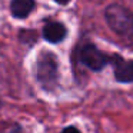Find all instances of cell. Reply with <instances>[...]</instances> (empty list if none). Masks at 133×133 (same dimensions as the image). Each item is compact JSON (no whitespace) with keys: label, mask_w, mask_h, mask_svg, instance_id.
Returning <instances> with one entry per match:
<instances>
[{"label":"cell","mask_w":133,"mask_h":133,"mask_svg":"<svg viewBox=\"0 0 133 133\" xmlns=\"http://www.w3.org/2000/svg\"><path fill=\"white\" fill-rule=\"evenodd\" d=\"M55 2H56L57 4H62V6H64V4H67V3H69L70 0H55Z\"/></svg>","instance_id":"9"},{"label":"cell","mask_w":133,"mask_h":133,"mask_svg":"<svg viewBox=\"0 0 133 133\" xmlns=\"http://www.w3.org/2000/svg\"><path fill=\"white\" fill-rule=\"evenodd\" d=\"M30 39V42L32 43H35V40H36V33L33 32V30H26V29H23L20 32V40L22 42H24V43H29V40Z\"/></svg>","instance_id":"7"},{"label":"cell","mask_w":133,"mask_h":133,"mask_svg":"<svg viewBox=\"0 0 133 133\" xmlns=\"http://www.w3.org/2000/svg\"><path fill=\"white\" fill-rule=\"evenodd\" d=\"M36 76L44 89H55L59 83V60L55 53L43 50L37 57Z\"/></svg>","instance_id":"1"},{"label":"cell","mask_w":133,"mask_h":133,"mask_svg":"<svg viewBox=\"0 0 133 133\" xmlns=\"http://www.w3.org/2000/svg\"><path fill=\"white\" fill-rule=\"evenodd\" d=\"M9 133H22V129L20 127H15V129H12Z\"/></svg>","instance_id":"10"},{"label":"cell","mask_w":133,"mask_h":133,"mask_svg":"<svg viewBox=\"0 0 133 133\" xmlns=\"http://www.w3.org/2000/svg\"><path fill=\"white\" fill-rule=\"evenodd\" d=\"M110 64L113 66V73L120 83H133V60H126L119 55L110 57Z\"/></svg>","instance_id":"4"},{"label":"cell","mask_w":133,"mask_h":133,"mask_svg":"<svg viewBox=\"0 0 133 133\" xmlns=\"http://www.w3.org/2000/svg\"><path fill=\"white\" fill-rule=\"evenodd\" d=\"M106 22L110 29L122 37L133 36V15L120 4H110L106 9Z\"/></svg>","instance_id":"2"},{"label":"cell","mask_w":133,"mask_h":133,"mask_svg":"<svg viewBox=\"0 0 133 133\" xmlns=\"http://www.w3.org/2000/svg\"><path fill=\"white\" fill-rule=\"evenodd\" d=\"M66 36V27L59 22H49L43 27V37L50 43H59Z\"/></svg>","instance_id":"5"},{"label":"cell","mask_w":133,"mask_h":133,"mask_svg":"<svg viewBox=\"0 0 133 133\" xmlns=\"http://www.w3.org/2000/svg\"><path fill=\"white\" fill-rule=\"evenodd\" d=\"M62 133H80V130H79L77 127H75V126H69V127H66V129L62 130Z\"/></svg>","instance_id":"8"},{"label":"cell","mask_w":133,"mask_h":133,"mask_svg":"<svg viewBox=\"0 0 133 133\" xmlns=\"http://www.w3.org/2000/svg\"><path fill=\"white\" fill-rule=\"evenodd\" d=\"M35 9V0H12L10 10L16 19H24Z\"/></svg>","instance_id":"6"},{"label":"cell","mask_w":133,"mask_h":133,"mask_svg":"<svg viewBox=\"0 0 133 133\" xmlns=\"http://www.w3.org/2000/svg\"><path fill=\"white\" fill-rule=\"evenodd\" d=\"M79 59L86 67H89L93 72H99V70L104 69L106 64L110 62V57L104 55L103 52L97 49L95 44L86 43L79 52Z\"/></svg>","instance_id":"3"}]
</instances>
